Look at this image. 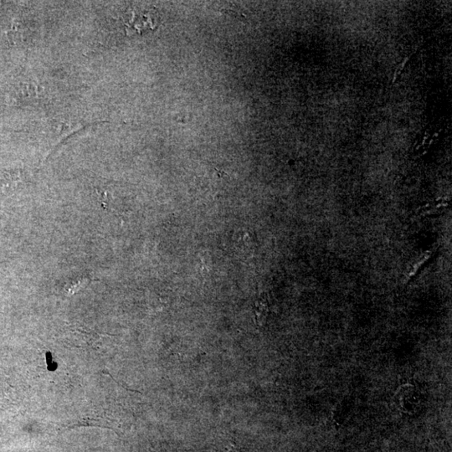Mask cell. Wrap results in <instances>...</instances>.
I'll list each match as a JSON object with an SVG mask.
<instances>
[{"instance_id":"1","label":"cell","mask_w":452,"mask_h":452,"mask_svg":"<svg viewBox=\"0 0 452 452\" xmlns=\"http://www.w3.org/2000/svg\"><path fill=\"white\" fill-rule=\"evenodd\" d=\"M399 405L403 411L406 413H415L421 406V396L414 387L404 386L398 393Z\"/></svg>"},{"instance_id":"2","label":"cell","mask_w":452,"mask_h":452,"mask_svg":"<svg viewBox=\"0 0 452 452\" xmlns=\"http://www.w3.org/2000/svg\"><path fill=\"white\" fill-rule=\"evenodd\" d=\"M268 313V303L265 297H260L256 303V318L259 325H262L266 322Z\"/></svg>"},{"instance_id":"3","label":"cell","mask_w":452,"mask_h":452,"mask_svg":"<svg viewBox=\"0 0 452 452\" xmlns=\"http://www.w3.org/2000/svg\"><path fill=\"white\" fill-rule=\"evenodd\" d=\"M448 206V202L447 201H441V199H438L434 202V203H428V204H425V206H423V208H421V212L425 213V214H427V215H429V214H435V213L440 212V211H443V209H445V207H447Z\"/></svg>"},{"instance_id":"4","label":"cell","mask_w":452,"mask_h":452,"mask_svg":"<svg viewBox=\"0 0 452 452\" xmlns=\"http://www.w3.org/2000/svg\"><path fill=\"white\" fill-rule=\"evenodd\" d=\"M88 281V278H81L79 280L72 281V282H70V284L67 286L68 292H72V293L73 292H77L81 287H83V285L86 284Z\"/></svg>"},{"instance_id":"5","label":"cell","mask_w":452,"mask_h":452,"mask_svg":"<svg viewBox=\"0 0 452 452\" xmlns=\"http://www.w3.org/2000/svg\"><path fill=\"white\" fill-rule=\"evenodd\" d=\"M409 57H410V56L405 57V59L404 60V61H403L402 64H401V65H400V67H399V68H400V70H399V71H398V75H400V74H401V71H402L403 69H404V68H405V64L407 63V61H409Z\"/></svg>"},{"instance_id":"6","label":"cell","mask_w":452,"mask_h":452,"mask_svg":"<svg viewBox=\"0 0 452 452\" xmlns=\"http://www.w3.org/2000/svg\"><path fill=\"white\" fill-rule=\"evenodd\" d=\"M398 70L399 67L396 69V72L393 74V81H392V84H394V82H396V80H397V77H398Z\"/></svg>"},{"instance_id":"7","label":"cell","mask_w":452,"mask_h":452,"mask_svg":"<svg viewBox=\"0 0 452 452\" xmlns=\"http://www.w3.org/2000/svg\"><path fill=\"white\" fill-rule=\"evenodd\" d=\"M433 142H434V139H430V141H429V145H428V147H430V146H431V144H432V143H433Z\"/></svg>"},{"instance_id":"8","label":"cell","mask_w":452,"mask_h":452,"mask_svg":"<svg viewBox=\"0 0 452 452\" xmlns=\"http://www.w3.org/2000/svg\"><path fill=\"white\" fill-rule=\"evenodd\" d=\"M439 134H440V133H435L434 135H433V138H437L439 136Z\"/></svg>"}]
</instances>
